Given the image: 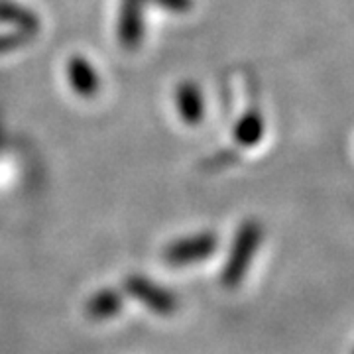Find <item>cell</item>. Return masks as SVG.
<instances>
[{
    "mask_svg": "<svg viewBox=\"0 0 354 354\" xmlns=\"http://www.w3.org/2000/svg\"><path fill=\"white\" fill-rule=\"evenodd\" d=\"M262 130H264V124H262L260 114H248V116H244V120L239 127V138H241L242 144H256L262 138Z\"/></svg>",
    "mask_w": 354,
    "mask_h": 354,
    "instance_id": "2",
    "label": "cell"
},
{
    "mask_svg": "<svg viewBox=\"0 0 354 354\" xmlns=\"http://www.w3.org/2000/svg\"><path fill=\"white\" fill-rule=\"evenodd\" d=\"M181 109L187 116V120H197V116L201 113V104H199V97H197L195 88H189V97L185 93H181Z\"/></svg>",
    "mask_w": 354,
    "mask_h": 354,
    "instance_id": "4",
    "label": "cell"
},
{
    "mask_svg": "<svg viewBox=\"0 0 354 354\" xmlns=\"http://www.w3.org/2000/svg\"><path fill=\"white\" fill-rule=\"evenodd\" d=\"M71 77H73V83H75V87L81 91V93H91L93 91V85L97 83L95 79H93V73H91V69H88L87 64H83V62H73L71 65Z\"/></svg>",
    "mask_w": 354,
    "mask_h": 354,
    "instance_id": "3",
    "label": "cell"
},
{
    "mask_svg": "<svg viewBox=\"0 0 354 354\" xmlns=\"http://www.w3.org/2000/svg\"><path fill=\"white\" fill-rule=\"evenodd\" d=\"M213 244H215V241L211 236H199L197 241L185 242V244L177 246L176 250L169 252V258H171V262L176 260L177 264L187 262V258H197V256H203V254L207 256L213 250Z\"/></svg>",
    "mask_w": 354,
    "mask_h": 354,
    "instance_id": "1",
    "label": "cell"
}]
</instances>
